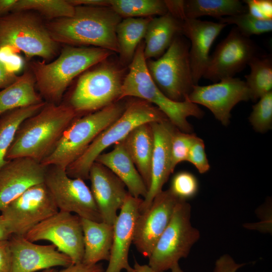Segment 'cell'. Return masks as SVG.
Masks as SVG:
<instances>
[{"label": "cell", "instance_id": "6da1fadb", "mask_svg": "<svg viewBox=\"0 0 272 272\" xmlns=\"http://www.w3.org/2000/svg\"><path fill=\"white\" fill-rule=\"evenodd\" d=\"M121 20L109 7L78 6L73 16L50 20L45 26L57 43L92 45L119 53L116 29Z\"/></svg>", "mask_w": 272, "mask_h": 272}, {"label": "cell", "instance_id": "7a4b0ae2", "mask_svg": "<svg viewBox=\"0 0 272 272\" xmlns=\"http://www.w3.org/2000/svg\"><path fill=\"white\" fill-rule=\"evenodd\" d=\"M78 113L69 104L46 103L20 126L6 160L27 157L41 163L53 151Z\"/></svg>", "mask_w": 272, "mask_h": 272}, {"label": "cell", "instance_id": "3957f363", "mask_svg": "<svg viewBox=\"0 0 272 272\" xmlns=\"http://www.w3.org/2000/svg\"><path fill=\"white\" fill-rule=\"evenodd\" d=\"M112 53L99 47L67 46L50 63L32 62L31 71L40 96L47 103L59 104L66 88L75 78L106 60Z\"/></svg>", "mask_w": 272, "mask_h": 272}, {"label": "cell", "instance_id": "277c9868", "mask_svg": "<svg viewBox=\"0 0 272 272\" xmlns=\"http://www.w3.org/2000/svg\"><path fill=\"white\" fill-rule=\"evenodd\" d=\"M144 48V42L142 41L129 64L128 72L124 77L121 99L127 96L134 97L155 105L178 130L191 133L192 127L188 122L187 118L193 116L201 118L204 115L203 111L197 104L187 100L176 102L164 95L149 73Z\"/></svg>", "mask_w": 272, "mask_h": 272}, {"label": "cell", "instance_id": "5b68a950", "mask_svg": "<svg viewBox=\"0 0 272 272\" xmlns=\"http://www.w3.org/2000/svg\"><path fill=\"white\" fill-rule=\"evenodd\" d=\"M169 120L155 106L143 100L128 103L122 115L100 133L85 152L66 169L69 176L89 179V171L97 158L108 147L123 140L138 126L146 123Z\"/></svg>", "mask_w": 272, "mask_h": 272}, {"label": "cell", "instance_id": "8992f818", "mask_svg": "<svg viewBox=\"0 0 272 272\" xmlns=\"http://www.w3.org/2000/svg\"><path fill=\"white\" fill-rule=\"evenodd\" d=\"M125 106L113 103L82 117L75 119L63 132L51 153L41 163L64 169L78 159L103 130L123 113Z\"/></svg>", "mask_w": 272, "mask_h": 272}, {"label": "cell", "instance_id": "52a82bcc", "mask_svg": "<svg viewBox=\"0 0 272 272\" xmlns=\"http://www.w3.org/2000/svg\"><path fill=\"white\" fill-rule=\"evenodd\" d=\"M190 43L177 36L160 57L146 60L149 73L158 88L171 100L185 101L194 85L189 57Z\"/></svg>", "mask_w": 272, "mask_h": 272}, {"label": "cell", "instance_id": "ba28073f", "mask_svg": "<svg viewBox=\"0 0 272 272\" xmlns=\"http://www.w3.org/2000/svg\"><path fill=\"white\" fill-rule=\"evenodd\" d=\"M57 46L37 16L18 12L0 17V50L9 47L28 59L38 56L48 60L56 54Z\"/></svg>", "mask_w": 272, "mask_h": 272}, {"label": "cell", "instance_id": "9c48e42d", "mask_svg": "<svg viewBox=\"0 0 272 272\" xmlns=\"http://www.w3.org/2000/svg\"><path fill=\"white\" fill-rule=\"evenodd\" d=\"M106 60L79 77L69 104L77 113L96 111L121 99L123 71Z\"/></svg>", "mask_w": 272, "mask_h": 272}, {"label": "cell", "instance_id": "30bf717a", "mask_svg": "<svg viewBox=\"0 0 272 272\" xmlns=\"http://www.w3.org/2000/svg\"><path fill=\"white\" fill-rule=\"evenodd\" d=\"M191 206L186 201L176 204L171 219L158 240L149 258V265L156 271L171 269L188 255L200 233L190 221Z\"/></svg>", "mask_w": 272, "mask_h": 272}, {"label": "cell", "instance_id": "8fae6325", "mask_svg": "<svg viewBox=\"0 0 272 272\" xmlns=\"http://www.w3.org/2000/svg\"><path fill=\"white\" fill-rule=\"evenodd\" d=\"M44 183L59 211L75 213L81 218L102 221L91 189L84 180L71 178L65 169L49 166Z\"/></svg>", "mask_w": 272, "mask_h": 272}, {"label": "cell", "instance_id": "7c38bea8", "mask_svg": "<svg viewBox=\"0 0 272 272\" xmlns=\"http://www.w3.org/2000/svg\"><path fill=\"white\" fill-rule=\"evenodd\" d=\"M24 237L33 242L48 241L67 255L73 264L82 262L83 232L81 218L77 215L58 211L30 230Z\"/></svg>", "mask_w": 272, "mask_h": 272}, {"label": "cell", "instance_id": "4fadbf2b", "mask_svg": "<svg viewBox=\"0 0 272 272\" xmlns=\"http://www.w3.org/2000/svg\"><path fill=\"white\" fill-rule=\"evenodd\" d=\"M45 184L34 185L1 212L12 234L24 236L32 228L58 212Z\"/></svg>", "mask_w": 272, "mask_h": 272}, {"label": "cell", "instance_id": "5bb4252c", "mask_svg": "<svg viewBox=\"0 0 272 272\" xmlns=\"http://www.w3.org/2000/svg\"><path fill=\"white\" fill-rule=\"evenodd\" d=\"M258 54L254 42L234 27L210 56L203 77L214 83L234 77Z\"/></svg>", "mask_w": 272, "mask_h": 272}, {"label": "cell", "instance_id": "9a60e30c", "mask_svg": "<svg viewBox=\"0 0 272 272\" xmlns=\"http://www.w3.org/2000/svg\"><path fill=\"white\" fill-rule=\"evenodd\" d=\"M186 100L205 106L227 126L232 108L241 101L251 100V94L245 81L232 77L207 86L194 85Z\"/></svg>", "mask_w": 272, "mask_h": 272}, {"label": "cell", "instance_id": "2e32d148", "mask_svg": "<svg viewBox=\"0 0 272 272\" xmlns=\"http://www.w3.org/2000/svg\"><path fill=\"white\" fill-rule=\"evenodd\" d=\"M179 200L169 189L162 190L154 198L150 207L140 213L135 223L133 243L144 256H150Z\"/></svg>", "mask_w": 272, "mask_h": 272}, {"label": "cell", "instance_id": "e0dca14e", "mask_svg": "<svg viewBox=\"0 0 272 272\" xmlns=\"http://www.w3.org/2000/svg\"><path fill=\"white\" fill-rule=\"evenodd\" d=\"M9 241L11 252L10 272H35L73 264L67 255L57 250L52 244H37L23 236L15 234Z\"/></svg>", "mask_w": 272, "mask_h": 272}, {"label": "cell", "instance_id": "ac0fdd59", "mask_svg": "<svg viewBox=\"0 0 272 272\" xmlns=\"http://www.w3.org/2000/svg\"><path fill=\"white\" fill-rule=\"evenodd\" d=\"M47 168L29 158L8 160L0 169V212L31 187L44 183Z\"/></svg>", "mask_w": 272, "mask_h": 272}, {"label": "cell", "instance_id": "d6986e66", "mask_svg": "<svg viewBox=\"0 0 272 272\" xmlns=\"http://www.w3.org/2000/svg\"><path fill=\"white\" fill-rule=\"evenodd\" d=\"M143 199L129 193L113 225V235L109 263L104 272H135L128 262V253L133 243L137 220Z\"/></svg>", "mask_w": 272, "mask_h": 272}, {"label": "cell", "instance_id": "ffe728a7", "mask_svg": "<svg viewBox=\"0 0 272 272\" xmlns=\"http://www.w3.org/2000/svg\"><path fill=\"white\" fill-rule=\"evenodd\" d=\"M89 179L102 222L113 225L129 194L125 185L110 170L96 162L91 167Z\"/></svg>", "mask_w": 272, "mask_h": 272}, {"label": "cell", "instance_id": "44dd1931", "mask_svg": "<svg viewBox=\"0 0 272 272\" xmlns=\"http://www.w3.org/2000/svg\"><path fill=\"white\" fill-rule=\"evenodd\" d=\"M154 135V149L151 162V182L140 212L147 210L154 198L163 190L164 184L173 172L171 167V143L177 128L169 120L150 123Z\"/></svg>", "mask_w": 272, "mask_h": 272}, {"label": "cell", "instance_id": "7402d4cb", "mask_svg": "<svg viewBox=\"0 0 272 272\" xmlns=\"http://www.w3.org/2000/svg\"><path fill=\"white\" fill-rule=\"evenodd\" d=\"M227 26L221 22L186 19L182 24L183 34L190 40L189 57L193 81L198 85L207 68L211 47L223 29Z\"/></svg>", "mask_w": 272, "mask_h": 272}, {"label": "cell", "instance_id": "603a6c76", "mask_svg": "<svg viewBox=\"0 0 272 272\" xmlns=\"http://www.w3.org/2000/svg\"><path fill=\"white\" fill-rule=\"evenodd\" d=\"M95 162L107 168L118 177L131 196L146 197L148 188L127 151L123 140L115 144L110 152L100 154Z\"/></svg>", "mask_w": 272, "mask_h": 272}, {"label": "cell", "instance_id": "cb8c5ba5", "mask_svg": "<svg viewBox=\"0 0 272 272\" xmlns=\"http://www.w3.org/2000/svg\"><path fill=\"white\" fill-rule=\"evenodd\" d=\"M183 22L168 12L151 19L144 37L145 59L159 58L170 46L174 38L183 34Z\"/></svg>", "mask_w": 272, "mask_h": 272}, {"label": "cell", "instance_id": "d4e9b609", "mask_svg": "<svg viewBox=\"0 0 272 272\" xmlns=\"http://www.w3.org/2000/svg\"><path fill=\"white\" fill-rule=\"evenodd\" d=\"M81 222L84 246L82 262L95 264L101 260L108 261L113 240V225L84 218H81Z\"/></svg>", "mask_w": 272, "mask_h": 272}, {"label": "cell", "instance_id": "484cf974", "mask_svg": "<svg viewBox=\"0 0 272 272\" xmlns=\"http://www.w3.org/2000/svg\"><path fill=\"white\" fill-rule=\"evenodd\" d=\"M125 148L148 189L151 182L154 135L150 123L133 129L123 140Z\"/></svg>", "mask_w": 272, "mask_h": 272}, {"label": "cell", "instance_id": "4316f807", "mask_svg": "<svg viewBox=\"0 0 272 272\" xmlns=\"http://www.w3.org/2000/svg\"><path fill=\"white\" fill-rule=\"evenodd\" d=\"M35 85L32 72L27 71L0 91V117L12 110L44 102L36 92Z\"/></svg>", "mask_w": 272, "mask_h": 272}, {"label": "cell", "instance_id": "83f0119b", "mask_svg": "<svg viewBox=\"0 0 272 272\" xmlns=\"http://www.w3.org/2000/svg\"><path fill=\"white\" fill-rule=\"evenodd\" d=\"M152 17L126 18L116 29V34L121 61L131 62L137 49L144 38Z\"/></svg>", "mask_w": 272, "mask_h": 272}, {"label": "cell", "instance_id": "f1b7e54d", "mask_svg": "<svg viewBox=\"0 0 272 272\" xmlns=\"http://www.w3.org/2000/svg\"><path fill=\"white\" fill-rule=\"evenodd\" d=\"M184 7L186 19L205 16L219 19L248 12L246 5L239 0H188Z\"/></svg>", "mask_w": 272, "mask_h": 272}, {"label": "cell", "instance_id": "f546056e", "mask_svg": "<svg viewBox=\"0 0 272 272\" xmlns=\"http://www.w3.org/2000/svg\"><path fill=\"white\" fill-rule=\"evenodd\" d=\"M45 102L9 111L0 117V169L7 163V153L18 129L27 118L38 112Z\"/></svg>", "mask_w": 272, "mask_h": 272}, {"label": "cell", "instance_id": "4dcf8cb0", "mask_svg": "<svg viewBox=\"0 0 272 272\" xmlns=\"http://www.w3.org/2000/svg\"><path fill=\"white\" fill-rule=\"evenodd\" d=\"M250 72L245 76V83L251 94V100L256 102L271 91L272 58L270 55L258 54L250 61Z\"/></svg>", "mask_w": 272, "mask_h": 272}, {"label": "cell", "instance_id": "1f68e13d", "mask_svg": "<svg viewBox=\"0 0 272 272\" xmlns=\"http://www.w3.org/2000/svg\"><path fill=\"white\" fill-rule=\"evenodd\" d=\"M107 7L125 18L160 16L168 13L165 1L161 0H107Z\"/></svg>", "mask_w": 272, "mask_h": 272}, {"label": "cell", "instance_id": "d6a6232c", "mask_svg": "<svg viewBox=\"0 0 272 272\" xmlns=\"http://www.w3.org/2000/svg\"><path fill=\"white\" fill-rule=\"evenodd\" d=\"M33 10L53 20L73 16L75 7L67 0H17L13 12Z\"/></svg>", "mask_w": 272, "mask_h": 272}, {"label": "cell", "instance_id": "836d02e7", "mask_svg": "<svg viewBox=\"0 0 272 272\" xmlns=\"http://www.w3.org/2000/svg\"><path fill=\"white\" fill-rule=\"evenodd\" d=\"M219 22L234 24L244 36L247 37L269 32L272 30V20H263L254 17L248 12L219 19Z\"/></svg>", "mask_w": 272, "mask_h": 272}, {"label": "cell", "instance_id": "e575fe53", "mask_svg": "<svg viewBox=\"0 0 272 272\" xmlns=\"http://www.w3.org/2000/svg\"><path fill=\"white\" fill-rule=\"evenodd\" d=\"M258 100L252 106L249 120L256 131L264 133L272 127V91Z\"/></svg>", "mask_w": 272, "mask_h": 272}, {"label": "cell", "instance_id": "d590c367", "mask_svg": "<svg viewBox=\"0 0 272 272\" xmlns=\"http://www.w3.org/2000/svg\"><path fill=\"white\" fill-rule=\"evenodd\" d=\"M169 189L179 200L186 201L197 193L198 181L191 173L181 171L173 176Z\"/></svg>", "mask_w": 272, "mask_h": 272}, {"label": "cell", "instance_id": "8d00e7d4", "mask_svg": "<svg viewBox=\"0 0 272 272\" xmlns=\"http://www.w3.org/2000/svg\"><path fill=\"white\" fill-rule=\"evenodd\" d=\"M197 137L193 133L184 132L177 128L175 129L171 143V167L173 172L177 164L187 161L190 148Z\"/></svg>", "mask_w": 272, "mask_h": 272}, {"label": "cell", "instance_id": "74e56055", "mask_svg": "<svg viewBox=\"0 0 272 272\" xmlns=\"http://www.w3.org/2000/svg\"><path fill=\"white\" fill-rule=\"evenodd\" d=\"M187 161L194 165L200 174L207 172L210 169L205 152V143L203 141L198 137L190 148Z\"/></svg>", "mask_w": 272, "mask_h": 272}, {"label": "cell", "instance_id": "f35d334b", "mask_svg": "<svg viewBox=\"0 0 272 272\" xmlns=\"http://www.w3.org/2000/svg\"><path fill=\"white\" fill-rule=\"evenodd\" d=\"M248 13L260 20H272V1L271 0H246L243 1Z\"/></svg>", "mask_w": 272, "mask_h": 272}, {"label": "cell", "instance_id": "ab89813d", "mask_svg": "<svg viewBox=\"0 0 272 272\" xmlns=\"http://www.w3.org/2000/svg\"><path fill=\"white\" fill-rule=\"evenodd\" d=\"M246 263H238L229 254H225L216 261L213 272H236Z\"/></svg>", "mask_w": 272, "mask_h": 272}, {"label": "cell", "instance_id": "60d3db41", "mask_svg": "<svg viewBox=\"0 0 272 272\" xmlns=\"http://www.w3.org/2000/svg\"><path fill=\"white\" fill-rule=\"evenodd\" d=\"M11 252L9 239L0 241V272H10Z\"/></svg>", "mask_w": 272, "mask_h": 272}, {"label": "cell", "instance_id": "b9f144b4", "mask_svg": "<svg viewBox=\"0 0 272 272\" xmlns=\"http://www.w3.org/2000/svg\"><path fill=\"white\" fill-rule=\"evenodd\" d=\"M17 76L0 57V89L8 87L17 79Z\"/></svg>", "mask_w": 272, "mask_h": 272}, {"label": "cell", "instance_id": "7bdbcfd3", "mask_svg": "<svg viewBox=\"0 0 272 272\" xmlns=\"http://www.w3.org/2000/svg\"><path fill=\"white\" fill-rule=\"evenodd\" d=\"M100 263L87 264L83 262L72 264L57 272H104Z\"/></svg>", "mask_w": 272, "mask_h": 272}, {"label": "cell", "instance_id": "ee69618b", "mask_svg": "<svg viewBox=\"0 0 272 272\" xmlns=\"http://www.w3.org/2000/svg\"><path fill=\"white\" fill-rule=\"evenodd\" d=\"M164 1L169 13L182 22L186 19L184 13V1Z\"/></svg>", "mask_w": 272, "mask_h": 272}, {"label": "cell", "instance_id": "f6af8a7d", "mask_svg": "<svg viewBox=\"0 0 272 272\" xmlns=\"http://www.w3.org/2000/svg\"><path fill=\"white\" fill-rule=\"evenodd\" d=\"M17 0H0V17L13 11Z\"/></svg>", "mask_w": 272, "mask_h": 272}, {"label": "cell", "instance_id": "bcb514c9", "mask_svg": "<svg viewBox=\"0 0 272 272\" xmlns=\"http://www.w3.org/2000/svg\"><path fill=\"white\" fill-rule=\"evenodd\" d=\"M12 233L4 217L0 215V241L8 240Z\"/></svg>", "mask_w": 272, "mask_h": 272}, {"label": "cell", "instance_id": "7dc6e473", "mask_svg": "<svg viewBox=\"0 0 272 272\" xmlns=\"http://www.w3.org/2000/svg\"><path fill=\"white\" fill-rule=\"evenodd\" d=\"M135 272H158L152 269L149 265L140 264L137 261H135L133 266ZM165 272V271H160Z\"/></svg>", "mask_w": 272, "mask_h": 272}, {"label": "cell", "instance_id": "c3c4849f", "mask_svg": "<svg viewBox=\"0 0 272 272\" xmlns=\"http://www.w3.org/2000/svg\"><path fill=\"white\" fill-rule=\"evenodd\" d=\"M171 272H184L179 265V264L175 265L171 269Z\"/></svg>", "mask_w": 272, "mask_h": 272}, {"label": "cell", "instance_id": "681fc988", "mask_svg": "<svg viewBox=\"0 0 272 272\" xmlns=\"http://www.w3.org/2000/svg\"><path fill=\"white\" fill-rule=\"evenodd\" d=\"M57 271L53 268L43 270L41 272H57Z\"/></svg>", "mask_w": 272, "mask_h": 272}]
</instances>
